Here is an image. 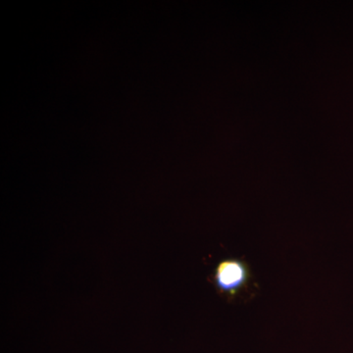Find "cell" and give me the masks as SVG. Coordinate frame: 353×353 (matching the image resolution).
<instances>
[{"label":"cell","instance_id":"6da1fadb","mask_svg":"<svg viewBox=\"0 0 353 353\" xmlns=\"http://www.w3.org/2000/svg\"><path fill=\"white\" fill-rule=\"evenodd\" d=\"M252 280L250 266L243 259H223L215 267L211 282L218 294L233 299L246 289Z\"/></svg>","mask_w":353,"mask_h":353}]
</instances>
